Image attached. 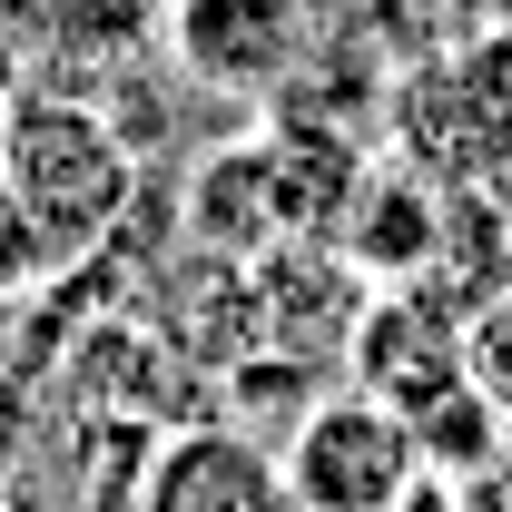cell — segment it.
I'll list each match as a JSON object with an SVG mask.
<instances>
[{
	"mask_svg": "<svg viewBox=\"0 0 512 512\" xmlns=\"http://www.w3.org/2000/svg\"><path fill=\"white\" fill-rule=\"evenodd\" d=\"M463 325L473 316L453 306L434 276L424 286H384L375 306H365V325H355V394H375V404H394L414 424L424 404H444L453 384H473Z\"/></svg>",
	"mask_w": 512,
	"mask_h": 512,
	"instance_id": "cell-4",
	"label": "cell"
},
{
	"mask_svg": "<svg viewBox=\"0 0 512 512\" xmlns=\"http://www.w3.org/2000/svg\"><path fill=\"white\" fill-rule=\"evenodd\" d=\"M306 0H168V60L217 99H266L306 60Z\"/></svg>",
	"mask_w": 512,
	"mask_h": 512,
	"instance_id": "cell-5",
	"label": "cell"
},
{
	"mask_svg": "<svg viewBox=\"0 0 512 512\" xmlns=\"http://www.w3.org/2000/svg\"><path fill=\"white\" fill-rule=\"evenodd\" d=\"M394 138H404V168L434 188L512 178V20H483L473 40L414 69L394 89Z\"/></svg>",
	"mask_w": 512,
	"mask_h": 512,
	"instance_id": "cell-2",
	"label": "cell"
},
{
	"mask_svg": "<svg viewBox=\"0 0 512 512\" xmlns=\"http://www.w3.org/2000/svg\"><path fill=\"white\" fill-rule=\"evenodd\" d=\"M463 365H473V384L503 404V424H512V286L473 306V325H463Z\"/></svg>",
	"mask_w": 512,
	"mask_h": 512,
	"instance_id": "cell-9",
	"label": "cell"
},
{
	"mask_svg": "<svg viewBox=\"0 0 512 512\" xmlns=\"http://www.w3.org/2000/svg\"><path fill=\"white\" fill-rule=\"evenodd\" d=\"M444 227H453L444 188H434V178H414V168H384V178H355L345 217H335L345 256H355L365 276H384V286H424V276L444 266Z\"/></svg>",
	"mask_w": 512,
	"mask_h": 512,
	"instance_id": "cell-7",
	"label": "cell"
},
{
	"mask_svg": "<svg viewBox=\"0 0 512 512\" xmlns=\"http://www.w3.org/2000/svg\"><path fill=\"white\" fill-rule=\"evenodd\" d=\"M503 20H512V0H503Z\"/></svg>",
	"mask_w": 512,
	"mask_h": 512,
	"instance_id": "cell-13",
	"label": "cell"
},
{
	"mask_svg": "<svg viewBox=\"0 0 512 512\" xmlns=\"http://www.w3.org/2000/svg\"><path fill=\"white\" fill-rule=\"evenodd\" d=\"M276 473H286V503L296 512H414L424 503L414 424L394 404H375V394H355V384L296 414Z\"/></svg>",
	"mask_w": 512,
	"mask_h": 512,
	"instance_id": "cell-3",
	"label": "cell"
},
{
	"mask_svg": "<svg viewBox=\"0 0 512 512\" xmlns=\"http://www.w3.org/2000/svg\"><path fill=\"white\" fill-rule=\"evenodd\" d=\"M0 128H10V109H0Z\"/></svg>",
	"mask_w": 512,
	"mask_h": 512,
	"instance_id": "cell-12",
	"label": "cell"
},
{
	"mask_svg": "<svg viewBox=\"0 0 512 512\" xmlns=\"http://www.w3.org/2000/svg\"><path fill=\"white\" fill-rule=\"evenodd\" d=\"M128 138L79 99H20L0 128V207L40 256H79L128 217Z\"/></svg>",
	"mask_w": 512,
	"mask_h": 512,
	"instance_id": "cell-1",
	"label": "cell"
},
{
	"mask_svg": "<svg viewBox=\"0 0 512 512\" xmlns=\"http://www.w3.org/2000/svg\"><path fill=\"white\" fill-rule=\"evenodd\" d=\"M0 10H20L60 60H119L148 30V0H0Z\"/></svg>",
	"mask_w": 512,
	"mask_h": 512,
	"instance_id": "cell-8",
	"label": "cell"
},
{
	"mask_svg": "<svg viewBox=\"0 0 512 512\" xmlns=\"http://www.w3.org/2000/svg\"><path fill=\"white\" fill-rule=\"evenodd\" d=\"M0 512H10V463H0Z\"/></svg>",
	"mask_w": 512,
	"mask_h": 512,
	"instance_id": "cell-11",
	"label": "cell"
},
{
	"mask_svg": "<svg viewBox=\"0 0 512 512\" xmlns=\"http://www.w3.org/2000/svg\"><path fill=\"white\" fill-rule=\"evenodd\" d=\"M138 512H296V503H286V473L266 444L227 434V424H188L148 453Z\"/></svg>",
	"mask_w": 512,
	"mask_h": 512,
	"instance_id": "cell-6",
	"label": "cell"
},
{
	"mask_svg": "<svg viewBox=\"0 0 512 512\" xmlns=\"http://www.w3.org/2000/svg\"><path fill=\"white\" fill-rule=\"evenodd\" d=\"M414 512H512V434L473 483H453V493H434V503H414Z\"/></svg>",
	"mask_w": 512,
	"mask_h": 512,
	"instance_id": "cell-10",
	"label": "cell"
}]
</instances>
